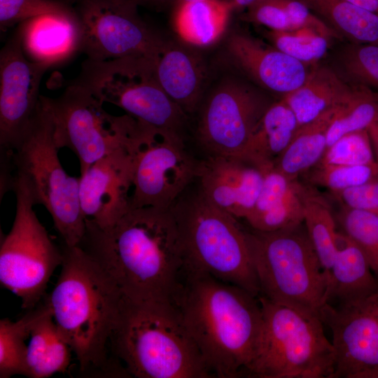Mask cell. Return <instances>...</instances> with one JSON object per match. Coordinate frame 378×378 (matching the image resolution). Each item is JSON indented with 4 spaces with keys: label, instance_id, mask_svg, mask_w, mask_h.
Here are the masks:
<instances>
[{
    "label": "cell",
    "instance_id": "6da1fadb",
    "mask_svg": "<svg viewBox=\"0 0 378 378\" xmlns=\"http://www.w3.org/2000/svg\"><path fill=\"white\" fill-rule=\"evenodd\" d=\"M78 246L99 264L124 300L176 306L185 260L171 208H132L104 229L85 221Z\"/></svg>",
    "mask_w": 378,
    "mask_h": 378
},
{
    "label": "cell",
    "instance_id": "7a4b0ae2",
    "mask_svg": "<svg viewBox=\"0 0 378 378\" xmlns=\"http://www.w3.org/2000/svg\"><path fill=\"white\" fill-rule=\"evenodd\" d=\"M176 307L214 377L246 375L262 326L258 297L206 273L186 270Z\"/></svg>",
    "mask_w": 378,
    "mask_h": 378
},
{
    "label": "cell",
    "instance_id": "3957f363",
    "mask_svg": "<svg viewBox=\"0 0 378 378\" xmlns=\"http://www.w3.org/2000/svg\"><path fill=\"white\" fill-rule=\"evenodd\" d=\"M62 270L47 297L55 321L85 375L128 373L109 356L122 295L99 264L79 246L63 244Z\"/></svg>",
    "mask_w": 378,
    "mask_h": 378
},
{
    "label": "cell",
    "instance_id": "277c9868",
    "mask_svg": "<svg viewBox=\"0 0 378 378\" xmlns=\"http://www.w3.org/2000/svg\"><path fill=\"white\" fill-rule=\"evenodd\" d=\"M109 349L130 377H214L174 304L122 299Z\"/></svg>",
    "mask_w": 378,
    "mask_h": 378
},
{
    "label": "cell",
    "instance_id": "5b68a950",
    "mask_svg": "<svg viewBox=\"0 0 378 378\" xmlns=\"http://www.w3.org/2000/svg\"><path fill=\"white\" fill-rule=\"evenodd\" d=\"M178 227L185 270L206 273L260 296L249 232L210 202L200 190L171 207Z\"/></svg>",
    "mask_w": 378,
    "mask_h": 378
},
{
    "label": "cell",
    "instance_id": "8992f818",
    "mask_svg": "<svg viewBox=\"0 0 378 378\" xmlns=\"http://www.w3.org/2000/svg\"><path fill=\"white\" fill-rule=\"evenodd\" d=\"M249 239L260 296L321 318L328 281L304 222Z\"/></svg>",
    "mask_w": 378,
    "mask_h": 378
},
{
    "label": "cell",
    "instance_id": "52a82bcc",
    "mask_svg": "<svg viewBox=\"0 0 378 378\" xmlns=\"http://www.w3.org/2000/svg\"><path fill=\"white\" fill-rule=\"evenodd\" d=\"M262 326L246 375L257 378H333L335 349L322 319L259 296Z\"/></svg>",
    "mask_w": 378,
    "mask_h": 378
},
{
    "label": "cell",
    "instance_id": "ba28073f",
    "mask_svg": "<svg viewBox=\"0 0 378 378\" xmlns=\"http://www.w3.org/2000/svg\"><path fill=\"white\" fill-rule=\"evenodd\" d=\"M54 125L48 111L39 106L13 150L15 174L25 181L35 204L50 214L64 245L78 246L85 232L79 199V178L69 176L58 157Z\"/></svg>",
    "mask_w": 378,
    "mask_h": 378
},
{
    "label": "cell",
    "instance_id": "9c48e42d",
    "mask_svg": "<svg viewBox=\"0 0 378 378\" xmlns=\"http://www.w3.org/2000/svg\"><path fill=\"white\" fill-rule=\"evenodd\" d=\"M157 59H86L76 83L102 102L122 108L141 125L182 136L187 114L159 84L155 73Z\"/></svg>",
    "mask_w": 378,
    "mask_h": 378
},
{
    "label": "cell",
    "instance_id": "30bf717a",
    "mask_svg": "<svg viewBox=\"0 0 378 378\" xmlns=\"http://www.w3.org/2000/svg\"><path fill=\"white\" fill-rule=\"evenodd\" d=\"M12 190L16 197L15 215L1 244L0 282L21 298L23 309L29 310L45 297L50 276L62 265L63 253L37 218L24 178L15 174Z\"/></svg>",
    "mask_w": 378,
    "mask_h": 378
},
{
    "label": "cell",
    "instance_id": "8fae6325",
    "mask_svg": "<svg viewBox=\"0 0 378 378\" xmlns=\"http://www.w3.org/2000/svg\"><path fill=\"white\" fill-rule=\"evenodd\" d=\"M50 113L57 148H68L78 157L80 174L106 155L132 143L138 122L131 116L113 115L104 102L77 83L55 98L41 95Z\"/></svg>",
    "mask_w": 378,
    "mask_h": 378
},
{
    "label": "cell",
    "instance_id": "7c38bea8",
    "mask_svg": "<svg viewBox=\"0 0 378 378\" xmlns=\"http://www.w3.org/2000/svg\"><path fill=\"white\" fill-rule=\"evenodd\" d=\"M139 124L131 145L130 208H171L197 178L200 163L181 135Z\"/></svg>",
    "mask_w": 378,
    "mask_h": 378
},
{
    "label": "cell",
    "instance_id": "4fadbf2b",
    "mask_svg": "<svg viewBox=\"0 0 378 378\" xmlns=\"http://www.w3.org/2000/svg\"><path fill=\"white\" fill-rule=\"evenodd\" d=\"M76 48L91 61L158 57L167 42L113 0H75Z\"/></svg>",
    "mask_w": 378,
    "mask_h": 378
},
{
    "label": "cell",
    "instance_id": "5bb4252c",
    "mask_svg": "<svg viewBox=\"0 0 378 378\" xmlns=\"http://www.w3.org/2000/svg\"><path fill=\"white\" fill-rule=\"evenodd\" d=\"M272 104L262 94L235 80L222 83L202 109L197 136L214 155L238 157Z\"/></svg>",
    "mask_w": 378,
    "mask_h": 378
},
{
    "label": "cell",
    "instance_id": "9a60e30c",
    "mask_svg": "<svg viewBox=\"0 0 378 378\" xmlns=\"http://www.w3.org/2000/svg\"><path fill=\"white\" fill-rule=\"evenodd\" d=\"M332 332L333 378H378V287L370 294L323 307Z\"/></svg>",
    "mask_w": 378,
    "mask_h": 378
},
{
    "label": "cell",
    "instance_id": "2e32d148",
    "mask_svg": "<svg viewBox=\"0 0 378 378\" xmlns=\"http://www.w3.org/2000/svg\"><path fill=\"white\" fill-rule=\"evenodd\" d=\"M52 65L29 59L19 25L0 52V147L12 152L40 103L42 78Z\"/></svg>",
    "mask_w": 378,
    "mask_h": 378
},
{
    "label": "cell",
    "instance_id": "e0dca14e",
    "mask_svg": "<svg viewBox=\"0 0 378 378\" xmlns=\"http://www.w3.org/2000/svg\"><path fill=\"white\" fill-rule=\"evenodd\" d=\"M131 145L93 163L79 177V199L86 222L104 229L129 209L132 189Z\"/></svg>",
    "mask_w": 378,
    "mask_h": 378
},
{
    "label": "cell",
    "instance_id": "ac0fdd59",
    "mask_svg": "<svg viewBox=\"0 0 378 378\" xmlns=\"http://www.w3.org/2000/svg\"><path fill=\"white\" fill-rule=\"evenodd\" d=\"M197 178L200 190L210 202L245 220L256 202L264 174L237 157L210 155L200 162Z\"/></svg>",
    "mask_w": 378,
    "mask_h": 378
},
{
    "label": "cell",
    "instance_id": "d6986e66",
    "mask_svg": "<svg viewBox=\"0 0 378 378\" xmlns=\"http://www.w3.org/2000/svg\"><path fill=\"white\" fill-rule=\"evenodd\" d=\"M227 50L245 74L262 88L283 97L300 88L309 73L305 64L245 34L232 35Z\"/></svg>",
    "mask_w": 378,
    "mask_h": 378
},
{
    "label": "cell",
    "instance_id": "ffe728a7",
    "mask_svg": "<svg viewBox=\"0 0 378 378\" xmlns=\"http://www.w3.org/2000/svg\"><path fill=\"white\" fill-rule=\"evenodd\" d=\"M363 88L348 83L334 71L321 66L310 71L304 83L283 99L295 113L300 127L332 108L348 104Z\"/></svg>",
    "mask_w": 378,
    "mask_h": 378
},
{
    "label": "cell",
    "instance_id": "44dd1931",
    "mask_svg": "<svg viewBox=\"0 0 378 378\" xmlns=\"http://www.w3.org/2000/svg\"><path fill=\"white\" fill-rule=\"evenodd\" d=\"M298 127L295 113L283 98L272 103L237 158L262 172L271 169Z\"/></svg>",
    "mask_w": 378,
    "mask_h": 378
},
{
    "label": "cell",
    "instance_id": "7402d4cb",
    "mask_svg": "<svg viewBox=\"0 0 378 378\" xmlns=\"http://www.w3.org/2000/svg\"><path fill=\"white\" fill-rule=\"evenodd\" d=\"M378 287V279L360 248L342 232L337 235V253L330 269L326 304L336 305L363 298Z\"/></svg>",
    "mask_w": 378,
    "mask_h": 378
},
{
    "label": "cell",
    "instance_id": "603a6c76",
    "mask_svg": "<svg viewBox=\"0 0 378 378\" xmlns=\"http://www.w3.org/2000/svg\"><path fill=\"white\" fill-rule=\"evenodd\" d=\"M155 73L164 91L187 115L197 108L205 74L192 52L167 42L156 60Z\"/></svg>",
    "mask_w": 378,
    "mask_h": 378
},
{
    "label": "cell",
    "instance_id": "cb8c5ba5",
    "mask_svg": "<svg viewBox=\"0 0 378 378\" xmlns=\"http://www.w3.org/2000/svg\"><path fill=\"white\" fill-rule=\"evenodd\" d=\"M46 307L35 323L27 345L24 376L47 378L64 372L71 360V348L54 321L46 297Z\"/></svg>",
    "mask_w": 378,
    "mask_h": 378
},
{
    "label": "cell",
    "instance_id": "d4e9b609",
    "mask_svg": "<svg viewBox=\"0 0 378 378\" xmlns=\"http://www.w3.org/2000/svg\"><path fill=\"white\" fill-rule=\"evenodd\" d=\"M345 106L332 108L299 127L274 168L290 179L295 180L316 164L327 148L328 129Z\"/></svg>",
    "mask_w": 378,
    "mask_h": 378
},
{
    "label": "cell",
    "instance_id": "484cf974",
    "mask_svg": "<svg viewBox=\"0 0 378 378\" xmlns=\"http://www.w3.org/2000/svg\"><path fill=\"white\" fill-rule=\"evenodd\" d=\"M232 6L227 0H195L176 7L174 27L185 41L196 46L216 42L224 32Z\"/></svg>",
    "mask_w": 378,
    "mask_h": 378
},
{
    "label": "cell",
    "instance_id": "4316f807",
    "mask_svg": "<svg viewBox=\"0 0 378 378\" xmlns=\"http://www.w3.org/2000/svg\"><path fill=\"white\" fill-rule=\"evenodd\" d=\"M352 43L378 45V15L345 0H301Z\"/></svg>",
    "mask_w": 378,
    "mask_h": 378
},
{
    "label": "cell",
    "instance_id": "83f0119b",
    "mask_svg": "<svg viewBox=\"0 0 378 378\" xmlns=\"http://www.w3.org/2000/svg\"><path fill=\"white\" fill-rule=\"evenodd\" d=\"M302 197L304 223L328 281L337 253L335 214L327 200L313 186L304 183Z\"/></svg>",
    "mask_w": 378,
    "mask_h": 378
},
{
    "label": "cell",
    "instance_id": "f1b7e54d",
    "mask_svg": "<svg viewBox=\"0 0 378 378\" xmlns=\"http://www.w3.org/2000/svg\"><path fill=\"white\" fill-rule=\"evenodd\" d=\"M46 297L20 319L0 320V377L24 375L27 346L25 341L45 310Z\"/></svg>",
    "mask_w": 378,
    "mask_h": 378
},
{
    "label": "cell",
    "instance_id": "f546056e",
    "mask_svg": "<svg viewBox=\"0 0 378 378\" xmlns=\"http://www.w3.org/2000/svg\"><path fill=\"white\" fill-rule=\"evenodd\" d=\"M335 216L342 231L352 239L365 256L378 279V216L344 205Z\"/></svg>",
    "mask_w": 378,
    "mask_h": 378
},
{
    "label": "cell",
    "instance_id": "4dcf8cb0",
    "mask_svg": "<svg viewBox=\"0 0 378 378\" xmlns=\"http://www.w3.org/2000/svg\"><path fill=\"white\" fill-rule=\"evenodd\" d=\"M306 183L321 186L332 193L364 185L378 177V164L346 165L318 162L302 174Z\"/></svg>",
    "mask_w": 378,
    "mask_h": 378
},
{
    "label": "cell",
    "instance_id": "1f68e13d",
    "mask_svg": "<svg viewBox=\"0 0 378 378\" xmlns=\"http://www.w3.org/2000/svg\"><path fill=\"white\" fill-rule=\"evenodd\" d=\"M377 114L378 92L364 87L331 123L327 134V148L346 134L367 129L375 121Z\"/></svg>",
    "mask_w": 378,
    "mask_h": 378
},
{
    "label": "cell",
    "instance_id": "d6a6232c",
    "mask_svg": "<svg viewBox=\"0 0 378 378\" xmlns=\"http://www.w3.org/2000/svg\"><path fill=\"white\" fill-rule=\"evenodd\" d=\"M266 36L274 47L305 64L320 59L328 50V38L307 28L270 30Z\"/></svg>",
    "mask_w": 378,
    "mask_h": 378
},
{
    "label": "cell",
    "instance_id": "836d02e7",
    "mask_svg": "<svg viewBox=\"0 0 378 378\" xmlns=\"http://www.w3.org/2000/svg\"><path fill=\"white\" fill-rule=\"evenodd\" d=\"M340 63L351 84L378 92V45L352 43L341 54Z\"/></svg>",
    "mask_w": 378,
    "mask_h": 378
},
{
    "label": "cell",
    "instance_id": "e575fe53",
    "mask_svg": "<svg viewBox=\"0 0 378 378\" xmlns=\"http://www.w3.org/2000/svg\"><path fill=\"white\" fill-rule=\"evenodd\" d=\"M52 14L76 18L73 6L64 0H0L1 31L29 19Z\"/></svg>",
    "mask_w": 378,
    "mask_h": 378
},
{
    "label": "cell",
    "instance_id": "d590c367",
    "mask_svg": "<svg viewBox=\"0 0 378 378\" xmlns=\"http://www.w3.org/2000/svg\"><path fill=\"white\" fill-rule=\"evenodd\" d=\"M318 162L346 165L375 164L377 162L367 129L340 137L327 148Z\"/></svg>",
    "mask_w": 378,
    "mask_h": 378
},
{
    "label": "cell",
    "instance_id": "8d00e7d4",
    "mask_svg": "<svg viewBox=\"0 0 378 378\" xmlns=\"http://www.w3.org/2000/svg\"><path fill=\"white\" fill-rule=\"evenodd\" d=\"M262 185L248 220L265 214L283 204L298 188V179L291 180L274 167L265 172Z\"/></svg>",
    "mask_w": 378,
    "mask_h": 378
},
{
    "label": "cell",
    "instance_id": "74e56055",
    "mask_svg": "<svg viewBox=\"0 0 378 378\" xmlns=\"http://www.w3.org/2000/svg\"><path fill=\"white\" fill-rule=\"evenodd\" d=\"M246 19L270 30H295L285 10L278 0H255L248 5Z\"/></svg>",
    "mask_w": 378,
    "mask_h": 378
},
{
    "label": "cell",
    "instance_id": "f35d334b",
    "mask_svg": "<svg viewBox=\"0 0 378 378\" xmlns=\"http://www.w3.org/2000/svg\"><path fill=\"white\" fill-rule=\"evenodd\" d=\"M332 194L342 205L378 216V177L364 185Z\"/></svg>",
    "mask_w": 378,
    "mask_h": 378
},
{
    "label": "cell",
    "instance_id": "ab89813d",
    "mask_svg": "<svg viewBox=\"0 0 378 378\" xmlns=\"http://www.w3.org/2000/svg\"><path fill=\"white\" fill-rule=\"evenodd\" d=\"M372 148L375 153V160L378 164V120L374 121L367 128Z\"/></svg>",
    "mask_w": 378,
    "mask_h": 378
},
{
    "label": "cell",
    "instance_id": "60d3db41",
    "mask_svg": "<svg viewBox=\"0 0 378 378\" xmlns=\"http://www.w3.org/2000/svg\"><path fill=\"white\" fill-rule=\"evenodd\" d=\"M118 4L132 10H137L139 6L153 4L165 1V0H113Z\"/></svg>",
    "mask_w": 378,
    "mask_h": 378
},
{
    "label": "cell",
    "instance_id": "b9f144b4",
    "mask_svg": "<svg viewBox=\"0 0 378 378\" xmlns=\"http://www.w3.org/2000/svg\"><path fill=\"white\" fill-rule=\"evenodd\" d=\"M378 15V0H345Z\"/></svg>",
    "mask_w": 378,
    "mask_h": 378
},
{
    "label": "cell",
    "instance_id": "7bdbcfd3",
    "mask_svg": "<svg viewBox=\"0 0 378 378\" xmlns=\"http://www.w3.org/2000/svg\"><path fill=\"white\" fill-rule=\"evenodd\" d=\"M234 8H246L255 0H227Z\"/></svg>",
    "mask_w": 378,
    "mask_h": 378
},
{
    "label": "cell",
    "instance_id": "ee69618b",
    "mask_svg": "<svg viewBox=\"0 0 378 378\" xmlns=\"http://www.w3.org/2000/svg\"><path fill=\"white\" fill-rule=\"evenodd\" d=\"M192 1H195V0H165V1H169V2L173 3L176 6V7L182 4Z\"/></svg>",
    "mask_w": 378,
    "mask_h": 378
},
{
    "label": "cell",
    "instance_id": "f6af8a7d",
    "mask_svg": "<svg viewBox=\"0 0 378 378\" xmlns=\"http://www.w3.org/2000/svg\"><path fill=\"white\" fill-rule=\"evenodd\" d=\"M378 120V114L377 115V118H376V120Z\"/></svg>",
    "mask_w": 378,
    "mask_h": 378
}]
</instances>
